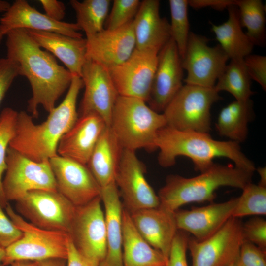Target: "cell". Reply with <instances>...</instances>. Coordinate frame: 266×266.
<instances>
[{
  "mask_svg": "<svg viewBox=\"0 0 266 266\" xmlns=\"http://www.w3.org/2000/svg\"><path fill=\"white\" fill-rule=\"evenodd\" d=\"M5 36L6 57L15 63L19 75L27 78L32 88L28 111L33 118H37L38 107L42 105L49 113L68 89L73 76L58 63L54 56L43 50L25 30H11Z\"/></svg>",
  "mask_w": 266,
  "mask_h": 266,
  "instance_id": "6da1fadb",
  "label": "cell"
},
{
  "mask_svg": "<svg viewBox=\"0 0 266 266\" xmlns=\"http://www.w3.org/2000/svg\"><path fill=\"white\" fill-rule=\"evenodd\" d=\"M84 85L81 77L73 76L62 102L49 113L45 121L36 124L24 111L18 112L15 135L9 146L37 162L57 156L61 137L78 118L77 100Z\"/></svg>",
  "mask_w": 266,
  "mask_h": 266,
  "instance_id": "7a4b0ae2",
  "label": "cell"
},
{
  "mask_svg": "<svg viewBox=\"0 0 266 266\" xmlns=\"http://www.w3.org/2000/svg\"><path fill=\"white\" fill-rule=\"evenodd\" d=\"M156 147L159 151L158 163L164 167L173 166L177 157L185 156L192 161L195 170L200 173L208 169L218 157L228 158L235 166L247 171L254 173L256 169L239 143L214 139L209 133L180 131L166 126L158 133Z\"/></svg>",
  "mask_w": 266,
  "mask_h": 266,
  "instance_id": "3957f363",
  "label": "cell"
},
{
  "mask_svg": "<svg viewBox=\"0 0 266 266\" xmlns=\"http://www.w3.org/2000/svg\"><path fill=\"white\" fill-rule=\"evenodd\" d=\"M253 172L231 164L214 163L198 176L186 178L170 175L159 190V206L172 212L191 202H213L216 190L223 186L242 189L251 182Z\"/></svg>",
  "mask_w": 266,
  "mask_h": 266,
  "instance_id": "277c9868",
  "label": "cell"
},
{
  "mask_svg": "<svg viewBox=\"0 0 266 266\" xmlns=\"http://www.w3.org/2000/svg\"><path fill=\"white\" fill-rule=\"evenodd\" d=\"M166 126L163 113L151 109L144 100L119 95L109 127L123 149L135 151L157 149L158 133Z\"/></svg>",
  "mask_w": 266,
  "mask_h": 266,
  "instance_id": "5b68a950",
  "label": "cell"
},
{
  "mask_svg": "<svg viewBox=\"0 0 266 266\" xmlns=\"http://www.w3.org/2000/svg\"><path fill=\"white\" fill-rule=\"evenodd\" d=\"M5 208L10 219L23 233L18 240L5 249V266L17 261L66 259L68 233L45 230L32 224L16 213L8 203Z\"/></svg>",
  "mask_w": 266,
  "mask_h": 266,
  "instance_id": "8992f818",
  "label": "cell"
},
{
  "mask_svg": "<svg viewBox=\"0 0 266 266\" xmlns=\"http://www.w3.org/2000/svg\"><path fill=\"white\" fill-rule=\"evenodd\" d=\"M221 99L214 88L185 84L162 112L166 126L180 131L209 133L211 108Z\"/></svg>",
  "mask_w": 266,
  "mask_h": 266,
  "instance_id": "52a82bcc",
  "label": "cell"
},
{
  "mask_svg": "<svg viewBox=\"0 0 266 266\" xmlns=\"http://www.w3.org/2000/svg\"><path fill=\"white\" fill-rule=\"evenodd\" d=\"M6 163L2 186L7 201H16L33 190L57 191L49 160L34 161L9 146Z\"/></svg>",
  "mask_w": 266,
  "mask_h": 266,
  "instance_id": "ba28073f",
  "label": "cell"
},
{
  "mask_svg": "<svg viewBox=\"0 0 266 266\" xmlns=\"http://www.w3.org/2000/svg\"><path fill=\"white\" fill-rule=\"evenodd\" d=\"M76 207L58 191L33 190L16 201L17 210L30 223L68 234Z\"/></svg>",
  "mask_w": 266,
  "mask_h": 266,
  "instance_id": "9c48e42d",
  "label": "cell"
},
{
  "mask_svg": "<svg viewBox=\"0 0 266 266\" xmlns=\"http://www.w3.org/2000/svg\"><path fill=\"white\" fill-rule=\"evenodd\" d=\"M100 196L76 207L68 233L76 249L84 257L100 266L106 254L104 213Z\"/></svg>",
  "mask_w": 266,
  "mask_h": 266,
  "instance_id": "30bf717a",
  "label": "cell"
},
{
  "mask_svg": "<svg viewBox=\"0 0 266 266\" xmlns=\"http://www.w3.org/2000/svg\"><path fill=\"white\" fill-rule=\"evenodd\" d=\"M242 223L231 217L213 235L199 241L189 236L187 248L192 266H228L237 259L244 239Z\"/></svg>",
  "mask_w": 266,
  "mask_h": 266,
  "instance_id": "8fae6325",
  "label": "cell"
},
{
  "mask_svg": "<svg viewBox=\"0 0 266 266\" xmlns=\"http://www.w3.org/2000/svg\"><path fill=\"white\" fill-rule=\"evenodd\" d=\"M205 36L191 32L182 59L185 84L214 88L229 58L218 44L210 47Z\"/></svg>",
  "mask_w": 266,
  "mask_h": 266,
  "instance_id": "7c38bea8",
  "label": "cell"
},
{
  "mask_svg": "<svg viewBox=\"0 0 266 266\" xmlns=\"http://www.w3.org/2000/svg\"><path fill=\"white\" fill-rule=\"evenodd\" d=\"M144 168L135 151L123 149L115 183L129 213L160 205L158 195L146 179Z\"/></svg>",
  "mask_w": 266,
  "mask_h": 266,
  "instance_id": "4fadbf2b",
  "label": "cell"
},
{
  "mask_svg": "<svg viewBox=\"0 0 266 266\" xmlns=\"http://www.w3.org/2000/svg\"><path fill=\"white\" fill-rule=\"evenodd\" d=\"M81 78L85 90L78 117L96 114L110 126L112 113L119 94L108 69L86 58Z\"/></svg>",
  "mask_w": 266,
  "mask_h": 266,
  "instance_id": "5bb4252c",
  "label": "cell"
},
{
  "mask_svg": "<svg viewBox=\"0 0 266 266\" xmlns=\"http://www.w3.org/2000/svg\"><path fill=\"white\" fill-rule=\"evenodd\" d=\"M159 53L135 48L121 64L108 69L119 95L149 99Z\"/></svg>",
  "mask_w": 266,
  "mask_h": 266,
  "instance_id": "9a60e30c",
  "label": "cell"
},
{
  "mask_svg": "<svg viewBox=\"0 0 266 266\" xmlns=\"http://www.w3.org/2000/svg\"><path fill=\"white\" fill-rule=\"evenodd\" d=\"M57 191L75 206L100 197L101 188L87 165L58 155L49 160Z\"/></svg>",
  "mask_w": 266,
  "mask_h": 266,
  "instance_id": "2e32d148",
  "label": "cell"
},
{
  "mask_svg": "<svg viewBox=\"0 0 266 266\" xmlns=\"http://www.w3.org/2000/svg\"><path fill=\"white\" fill-rule=\"evenodd\" d=\"M183 68L182 59L174 41L170 40L158 55L148 106L158 113H162L182 87Z\"/></svg>",
  "mask_w": 266,
  "mask_h": 266,
  "instance_id": "e0dca14e",
  "label": "cell"
},
{
  "mask_svg": "<svg viewBox=\"0 0 266 266\" xmlns=\"http://www.w3.org/2000/svg\"><path fill=\"white\" fill-rule=\"evenodd\" d=\"M132 22L116 29H104L86 37V58L107 69L125 61L135 48Z\"/></svg>",
  "mask_w": 266,
  "mask_h": 266,
  "instance_id": "ac0fdd59",
  "label": "cell"
},
{
  "mask_svg": "<svg viewBox=\"0 0 266 266\" xmlns=\"http://www.w3.org/2000/svg\"><path fill=\"white\" fill-rule=\"evenodd\" d=\"M15 29L51 32L74 38H83L76 23L52 20L25 0H15L0 18V44L3 37Z\"/></svg>",
  "mask_w": 266,
  "mask_h": 266,
  "instance_id": "d6986e66",
  "label": "cell"
},
{
  "mask_svg": "<svg viewBox=\"0 0 266 266\" xmlns=\"http://www.w3.org/2000/svg\"><path fill=\"white\" fill-rule=\"evenodd\" d=\"M238 197L221 203L193 207L190 210H177L175 218L178 230L191 233L199 241L210 237L232 217Z\"/></svg>",
  "mask_w": 266,
  "mask_h": 266,
  "instance_id": "ffe728a7",
  "label": "cell"
},
{
  "mask_svg": "<svg viewBox=\"0 0 266 266\" xmlns=\"http://www.w3.org/2000/svg\"><path fill=\"white\" fill-rule=\"evenodd\" d=\"M107 126L96 114L78 117L73 126L61 137L57 147L58 155L87 165Z\"/></svg>",
  "mask_w": 266,
  "mask_h": 266,
  "instance_id": "44dd1931",
  "label": "cell"
},
{
  "mask_svg": "<svg viewBox=\"0 0 266 266\" xmlns=\"http://www.w3.org/2000/svg\"><path fill=\"white\" fill-rule=\"evenodd\" d=\"M129 213L140 235L167 259L172 241L178 230L175 212L159 206Z\"/></svg>",
  "mask_w": 266,
  "mask_h": 266,
  "instance_id": "7402d4cb",
  "label": "cell"
},
{
  "mask_svg": "<svg viewBox=\"0 0 266 266\" xmlns=\"http://www.w3.org/2000/svg\"><path fill=\"white\" fill-rule=\"evenodd\" d=\"M160 1L144 0L133 20L135 48L159 53L171 38L169 23L159 13Z\"/></svg>",
  "mask_w": 266,
  "mask_h": 266,
  "instance_id": "603a6c76",
  "label": "cell"
},
{
  "mask_svg": "<svg viewBox=\"0 0 266 266\" xmlns=\"http://www.w3.org/2000/svg\"><path fill=\"white\" fill-rule=\"evenodd\" d=\"M25 30L41 48L62 62L73 76L81 78L86 60V38H74L51 32Z\"/></svg>",
  "mask_w": 266,
  "mask_h": 266,
  "instance_id": "cb8c5ba5",
  "label": "cell"
},
{
  "mask_svg": "<svg viewBox=\"0 0 266 266\" xmlns=\"http://www.w3.org/2000/svg\"><path fill=\"white\" fill-rule=\"evenodd\" d=\"M104 207L107 251L100 266H123L122 214L123 207L115 182L101 188Z\"/></svg>",
  "mask_w": 266,
  "mask_h": 266,
  "instance_id": "d4e9b609",
  "label": "cell"
},
{
  "mask_svg": "<svg viewBox=\"0 0 266 266\" xmlns=\"http://www.w3.org/2000/svg\"><path fill=\"white\" fill-rule=\"evenodd\" d=\"M123 150L112 129L107 126L87 165L101 188L115 182Z\"/></svg>",
  "mask_w": 266,
  "mask_h": 266,
  "instance_id": "484cf974",
  "label": "cell"
},
{
  "mask_svg": "<svg viewBox=\"0 0 266 266\" xmlns=\"http://www.w3.org/2000/svg\"><path fill=\"white\" fill-rule=\"evenodd\" d=\"M123 266H166L167 259L140 235L124 208L122 214Z\"/></svg>",
  "mask_w": 266,
  "mask_h": 266,
  "instance_id": "4316f807",
  "label": "cell"
},
{
  "mask_svg": "<svg viewBox=\"0 0 266 266\" xmlns=\"http://www.w3.org/2000/svg\"><path fill=\"white\" fill-rule=\"evenodd\" d=\"M228 18L220 25L211 23L216 40L230 60L243 59L251 54L254 45L242 30L235 5L227 8Z\"/></svg>",
  "mask_w": 266,
  "mask_h": 266,
  "instance_id": "83f0119b",
  "label": "cell"
},
{
  "mask_svg": "<svg viewBox=\"0 0 266 266\" xmlns=\"http://www.w3.org/2000/svg\"><path fill=\"white\" fill-rule=\"evenodd\" d=\"M253 115V104L250 99L235 100L221 109L215 124L216 129L220 135L240 144L247 137L248 124Z\"/></svg>",
  "mask_w": 266,
  "mask_h": 266,
  "instance_id": "f1b7e54d",
  "label": "cell"
},
{
  "mask_svg": "<svg viewBox=\"0 0 266 266\" xmlns=\"http://www.w3.org/2000/svg\"><path fill=\"white\" fill-rule=\"evenodd\" d=\"M251 80L243 59L230 60L214 88L218 93L229 92L236 100L246 101L254 93L251 88Z\"/></svg>",
  "mask_w": 266,
  "mask_h": 266,
  "instance_id": "f546056e",
  "label": "cell"
},
{
  "mask_svg": "<svg viewBox=\"0 0 266 266\" xmlns=\"http://www.w3.org/2000/svg\"><path fill=\"white\" fill-rule=\"evenodd\" d=\"M71 6L74 10L76 22L86 37L94 35L104 28L108 15L111 1L109 0H71Z\"/></svg>",
  "mask_w": 266,
  "mask_h": 266,
  "instance_id": "4dcf8cb0",
  "label": "cell"
},
{
  "mask_svg": "<svg viewBox=\"0 0 266 266\" xmlns=\"http://www.w3.org/2000/svg\"><path fill=\"white\" fill-rule=\"evenodd\" d=\"M235 5L238 11L242 28L254 46H264L266 41L265 6L260 0H237Z\"/></svg>",
  "mask_w": 266,
  "mask_h": 266,
  "instance_id": "1f68e13d",
  "label": "cell"
},
{
  "mask_svg": "<svg viewBox=\"0 0 266 266\" xmlns=\"http://www.w3.org/2000/svg\"><path fill=\"white\" fill-rule=\"evenodd\" d=\"M171 38L175 42L181 59L185 54L190 32L187 0H169Z\"/></svg>",
  "mask_w": 266,
  "mask_h": 266,
  "instance_id": "d6a6232c",
  "label": "cell"
},
{
  "mask_svg": "<svg viewBox=\"0 0 266 266\" xmlns=\"http://www.w3.org/2000/svg\"><path fill=\"white\" fill-rule=\"evenodd\" d=\"M242 190L232 216L240 218L249 215H265L266 187L250 182Z\"/></svg>",
  "mask_w": 266,
  "mask_h": 266,
  "instance_id": "836d02e7",
  "label": "cell"
},
{
  "mask_svg": "<svg viewBox=\"0 0 266 266\" xmlns=\"http://www.w3.org/2000/svg\"><path fill=\"white\" fill-rule=\"evenodd\" d=\"M18 112L10 107L4 108L0 114V204L5 208L8 201L3 190L2 176L6 170L7 150L15 133Z\"/></svg>",
  "mask_w": 266,
  "mask_h": 266,
  "instance_id": "e575fe53",
  "label": "cell"
},
{
  "mask_svg": "<svg viewBox=\"0 0 266 266\" xmlns=\"http://www.w3.org/2000/svg\"><path fill=\"white\" fill-rule=\"evenodd\" d=\"M139 0H114L105 22V28L114 30L121 28L132 21L138 10Z\"/></svg>",
  "mask_w": 266,
  "mask_h": 266,
  "instance_id": "d590c367",
  "label": "cell"
},
{
  "mask_svg": "<svg viewBox=\"0 0 266 266\" xmlns=\"http://www.w3.org/2000/svg\"><path fill=\"white\" fill-rule=\"evenodd\" d=\"M244 240L266 252V221L260 217L251 218L242 224Z\"/></svg>",
  "mask_w": 266,
  "mask_h": 266,
  "instance_id": "8d00e7d4",
  "label": "cell"
},
{
  "mask_svg": "<svg viewBox=\"0 0 266 266\" xmlns=\"http://www.w3.org/2000/svg\"><path fill=\"white\" fill-rule=\"evenodd\" d=\"M189 234L178 230L172 243L166 266H188L186 252Z\"/></svg>",
  "mask_w": 266,
  "mask_h": 266,
  "instance_id": "74e56055",
  "label": "cell"
},
{
  "mask_svg": "<svg viewBox=\"0 0 266 266\" xmlns=\"http://www.w3.org/2000/svg\"><path fill=\"white\" fill-rule=\"evenodd\" d=\"M266 252L253 243L244 240L235 266H266Z\"/></svg>",
  "mask_w": 266,
  "mask_h": 266,
  "instance_id": "f35d334b",
  "label": "cell"
},
{
  "mask_svg": "<svg viewBox=\"0 0 266 266\" xmlns=\"http://www.w3.org/2000/svg\"><path fill=\"white\" fill-rule=\"evenodd\" d=\"M244 62L251 79L266 90V57L252 53L245 57Z\"/></svg>",
  "mask_w": 266,
  "mask_h": 266,
  "instance_id": "ab89813d",
  "label": "cell"
},
{
  "mask_svg": "<svg viewBox=\"0 0 266 266\" xmlns=\"http://www.w3.org/2000/svg\"><path fill=\"white\" fill-rule=\"evenodd\" d=\"M2 208L0 204V247L6 249L18 240L23 233Z\"/></svg>",
  "mask_w": 266,
  "mask_h": 266,
  "instance_id": "60d3db41",
  "label": "cell"
},
{
  "mask_svg": "<svg viewBox=\"0 0 266 266\" xmlns=\"http://www.w3.org/2000/svg\"><path fill=\"white\" fill-rule=\"evenodd\" d=\"M19 75L15 63L7 57L0 58V105L13 81Z\"/></svg>",
  "mask_w": 266,
  "mask_h": 266,
  "instance_id": "b9f144b4",
  "label": "cell"
},
{
  "mask_svg": "<svg viewBox=\"0 0 266 266\" xmlns=\"http://www.w3.org/2000/svg\"><path fill=\"white\" fill-rule=\"evenodd\" d=\"M39 1L47 16L56 21H62L66 15V7L62 2L56 0H40Z\"/></svg>",
  "mask_w": 266,
  "mask_h": 266,
  "instance_id": "7bdbcfd3",
  "label": "cell"
},
{
  "mask_svg": "<svg viewBox=\"0 0 266 266\" xmlns=\"http://www.w3.org/2000/svg\"><path fill=\"white\" fill-rule=\"evenodd\" d=\"M66 266H99L82 255L75 247L69 236Z\"/></svg>",
  "mask_w": 266,
  "mask_h": 266,
  "instance_id": "ee69618b",
  "label": "cell"
},
{
  "mask_svg": "<svg viewBox=\"0 0 266 266\" xmlns=\"http://www.w3.org/2000/svg\"><path fill=\"white\" fill-rule=\"evenodd\" d=\"M237 0H189L188 5L194 9L210 7L222 10L232 5H235Z\"/></svg>",
  "mask_w": 266,
  "mask_h": 266,
  "instance_id": "f6af8a7d",
  "label": "cell"
},
{
  "mask_svg": "<svg viewBox=\"0 0 266 266\" xmlns=\"http://www.w3.org/2000/svg\"><path fill=\"white\" fill-rule=\"evenodd\" d=\"M40 266H66V261L62 259H49L40 262Z\"/></svg>",
  "mask_w": 266,
  "mask_h": 266,
  "instance_id": "bcb514c9",
  "label": "cell"
},
{
  "mask_svg": "<svg viewBox=\"0 0 266 266\" xmlns=\"http://www.w3.org/2000/svg\"><path fill=\"white\" fill-rule=\"evenodd\" d=\"M256 170L257 171L260 178L258 184L264 187H266V167H259L256 169Z\"/></svg>",
  "mask_w": 266,
  "mask_h": 266,
  "instance_id": "7dc6e473",
  "label": "cell"
},
{
  "mask_svg": "<svg viewBox=\"0 0 266 266\" xmlns=\"http://www.w3.org/2000/svg\"><path fill=\"white\" fill-rule=\"evenodd\" d=\"M10 265L11 266H40L39 262L30 261H17Z\"/></svg>",
  "mask_w": 266,
  "mask_h": 266,
  "instance_id": "c3c4849f",
  "label": "cell"
},
{
  "mask_svg": "<svg viewBox=\"0 0 266 266\" xmlns=\"http://www.w3.org/2000/svg\"><path fill=\"white\" fill-rule=\"evenodd\" d=\"M11 4L7 1L0 0V12H6Z\"/></svg>",
  "mask_w": 266,
  "mask_h": 266,
  "instance_id": "681fc988",
  "label": "cell"
},
{
  "mask_svg": "<svg viewBox=\"0 0 266 266\" xmlns=\"http://www.w3.org/2000/svg\"><path fill=\"white\" fill-rule=\"evenodd\" d=\"M5 255V249L1 247H0V266H5L3 263Z\"/></svg>",
  "mask_w": 266,
  "mask_h": 266,
  "instance_id": "f907efd6",
  "label": "cell"
},
{
  "mask_svg": "<svg viewBox=\"0 0 266 266\" xmlns=\"http://www.w3.org/2000/svg\"><path fill=\"white\" fill-rule=\"evenodd\" d=\"M235 262L232 264H231V265H229L228 266H234V263H235Z\"/></svg>",
  "mask_w": 266,
  "mask_h": 266,
  "instance_id": "816d5d0a",
  "label": "cell"
}]
</instances>
